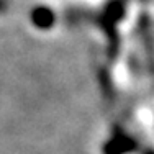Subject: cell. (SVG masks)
I'll return each mask as SVG.
<instances>
[{"label": "cell", "instance_id": "cell-1", "mask_svg": "<svg viewBox=\"0 0 154 154\" xmlns=\"http://www.w3.org/2000/svg\"><path fill=\"white\" fill-rule=\"evenodd\" d=\"M138 149V143L123 131H115L103 144V154H130Z\"/></svg>", "mask_w": 154, "mask_h": 154}, {"label": "cell", "instance_id": "cell-2", "mask_svg": "<svg viewBox=\"0 0 154 154\" xmlns=\"http://www.w3.org/2000/svg\"><path fill=\"white\" fill-rule=\"evenodd\" d=\"M146 154H154V151H146Z\"/></svg>", "mask_w": 154, "mask_h": 154}]
</instances>
